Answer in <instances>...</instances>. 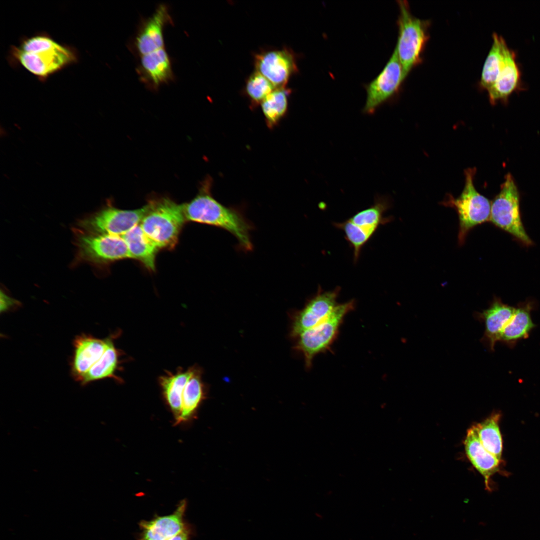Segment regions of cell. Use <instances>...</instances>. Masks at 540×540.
I'll list each match as a JSON object with an SVG mask.
<instances>
[{
	"label": "cell",
	"instance_id": "3",
	"mask_svg": "<svg viewBox=\"0 0 540 540\" xmlns=\"http://www.w3.org/2000/svg\"><path fill=\"white\" fill-rule=\"evenodd\" d=\"M148 206L140 223L142 230L159 249L172 248L186 220L182 205L162 198L152 200Z\"/></svg>",
	"mask_w": 540,
	"mask_h": 540
},
{
	"label": "cell",
	"instance_id": "7",
	"mask_svg": "<svg viewBox=\"0 0 540 540\" xmlns=\"http://www.w3.org/2000/svg\"><path fill=\"white\" fill-rule=\"evenodd\" d=\"M476 170L468 168L465 171V182L460 195L454 198L450 196L444 205L455 208L458 216V242L464 243L469 232L475 226L490 220L491 202L480 194L474 184Z\"/></svg>",
	"mask_w": 540,
	"mask_h": 540
},
{
	"label": "cell",
	"instance_id": "14",
	"mask_svg": "<svg viewBox=\"0 0 540 540\" xmlns=\"http://www.w3.org/2000/svg\"><path fill=\"white\" fill-rule=\"evenodd\" d=\"M171 20L167 6L160 4L144 22L134 42L136 52L140 56L164 48V28Z\"/></svg>",
	"mask_w": 540,
	"mask_h": 540
},
{
	"label": "cell",
	"instance_id": "1",
	"mask_svg": "<svg viewBox=\"0 0 540 540\" xmlns=\"http://www.w3.org/2000/svg\"><path fill=\"white\" fill-rule=\"evenodd\" d=\"M12 68H22L45 82L52 75L78 62L77 49L62 44L46 32L22 36L16 45H11L6 56Z\"/></svg>",
	"mask_w": 540,
	"mask_h": 540
},
{
	"label": "cell",
	"instance_id": "24",
	"mask_svg": "<svg viewBox=\"0 0 540 540\" xmlns=\"http://www.w3.org/2000/svg\"><path fill=\"white\" fill-rule=\"evenodd\" d=\"M508 47L504 39L496 33L482 68L480 84L488 90L495 83L504 64Z\"/></svg>",
	"mask_w": 540,
	"mask_h": 540
},
{
	"label": "cell",
	"instance_id": "18",
	"mask_svg": "<svg viewBox=\"0 0 540 540\" xmlns=\"http://www.w3.org/2000/svg\"><path fill=\"white\" fill-rule=\"evenodd\" d=\"M515 310L516 308L496 298L488 308L476 313V318L484 324L482 340L491 350H494L495 344L500 341L502 332L513 316Z\"/></svg>",
	"mask_w": 540,
	"mask_h": 540
},
{
	"label": "cell",
	"instance_id": "29",
	"mask_svg": "<svg viewBox=\"0 0 540 540\" xmlns=\"http://www.w3.org/2000/svg\"><path fill=\"white\" fill-rule=\"evenodd\" d=\"M275 88L267 78L254 70L246 80L244 92L252 105L256 106L260 104Z\"/></svg>",
	"mask_w": 540,
	"mask_h": 540
},
{
	"label": "cell",
	"instance_id": "25",
	"mask_svg": "<svg viewBox=\"0 0 540 540\" xmlns=\"http://www.w3.org/2000/svg\"><path fill=\"white\" fill-rule=\"evenodd\" d=\"M116 336H109L108 345L105 352L84 375L80 382L82 384L85 385L106 378H112L120 382L122 381L116 374L120 364V352L116 348L114 342L113 338Z\"/></svg>",
	"mask_w": 540,
	"mask_h": 540
},
{
	"label": "cell",
	"instance_id": "17",
	"mask_svg": "<svg viewBox=\"0 0 540 540\" xmlns=\"http://www.w3.org/2000/svg\"><path fill=\"white\" fill-rule=\"evenodd\" d=\"M516 58V52L509 48L499 76L494 85L487 90L492 104H496L498 101L506 103L512 94L524 90L521 72Z\"/></svg>",
	"mask_w": 540,
	"mask_h": 540
},
{
	"label": "cell",
	"instance_id": "2",
	"mask_svg": "<svg viewBox=\"0 0 540 540\" xmlns=\"http://www.w3.org/2000/svg\"><path fill=\"white\" fill-rule=\"evenodd\" d=\"M209 184H205L196 197L182 204L186 220L226 230L236 238L241 248L251 251L252 225L240 212L216 200L210 192Z\"/></svg>",
	"mask_w": 540,
	"mask_h": 540
},
{
	"label": "cell",
	"instance_id": "9",
	"mask_svg": "<svg viewBox=\"0 0 540 540\" xmlns=\"http://www.w3.org/2000/svg\"><path fill=\"white\" fill-rule=\"evenodd\" d=\"M148 208V204L132 210L108 206L82 220L78 226L88 234L122 236L140 223Z\"/></svg>",
	"mask_w": 540,
	"mask_h": 540
},
{
	"label": "cell",
	"instance_id": "4",
	"mask_svg": "<svg viewBox=\"0 0 540 540\" xmlns=\"http://www.w3.org/2000/svg\"><path fill=\"white\" fill-rule=\"evenodd\" d=\"M400 10L398 36L396 46L404 80L411 70L422 60V54L428 38L430 22L412 14L406 0L398 1Z\"/></svg>",
	"mask_w": 540,
	"mask_h": 540
},
{
	"label": "cell",
	"instance_id": "28",
	"mask_svg": "<svg viewBox=\"0 0 540 540\" xmlns=\"http://www.w3.org/2000/svg\"><path fill=\"white\" fill-rule=\"evenodd\" d=\"M290 92L286 87L276 88L261 102L262 112L269 126L277 124L286 113Z\"/></svg>",
	"mask_w": 540,
	"mask_h": 540
},
{
	"label": "cell",
	"instance_id": "15",
	"mask_svg": "<svg viewBox=\"0 0 540 540\" xmlns=\"http://www.w3.org/2000/svg\"><path fill=\"white\" fill-rule=\"evenodd\" d=\"M108 340L109 337L100 339L86 334L75 338L70 364L72 375L75 380L81 382L84 375L102 356Z\"/></svg>",
	"mask_w": 540,
	"mask_h": 540
},
{
	"label": "cell",
	"instance_id": "12",
	"mask_svg": "<svg viewBox=\"0 0 540 540\" xmlns=\"http://www.w3.org/2000/svg\"><path fill=\"white\" fill-rule=\"evenodd\" d=\"M255 70L267 78L275 87H286L290 78L298 72L296 58L292 50H262L254 56Z\"/></svg>",
	"mask_w": 540,
	"mask_h": 540
},
{
	"label": "cell",
	"instance_id": "31",
	"mask_svg": "<svg viewBox=\"0 0 540 540\" xmlns=\"http://www.w3.org/2000/svg\"><path fill=\"white\" fill-rule=\"evenodd\" d=\"M190 531L186 528L182 532L168 540H189Z\"/></svg>",
	"mask_w": 540,
	"mask_h": 540
},
{
	"label": "cell",
	"instance_id": "16",
	"mask_svg": "<svg viewBox=\"0 0 540 540\" xmlns=\"http://www.w3.org/2000/svg\"><path fill=\"white\" fill-rule=\"evenodd\" d=\"M186 507V502L182 500L173 513L142 521L140 540H168L182 532L186 528L184 522Z\"/></svg>",
	"mask_w": 540,
	"mask_h": 540
},
{
	"label": "cell",
	"instance_id": "8",
	"mask_svg": "<svg viewBox=\"0 0 540 540\" xmlns=\"http://www.w3.org/2000/svg\"><path fill=\"white\" fill-rule=\"evenodd\" d=\"M490 220L524 244H532L522 221L519 193L510 174L506 176L500 192L491 203Z\"/></svg>",
	"mask_w": 540,
	"mask_h": 540
},
{
	"label": "cell",
	"instance_id": "6",
	"mask_svg": "<svg viewBox=\"0 0 540 540\" xmlns=\"http://www.w3.org/2000/svg\"><path fill=\"white\" fill-rule=\"evenodd\" d=\"M390 207L388 200L377 197L370 207L359 211L342 222L334 226L343 232L344 238L353 250V260H358L362 250L374 236L378 228L392 218L384 216Z\"/></svg>",
	"mask_w": 540,
	"mask_h": 540
},
{
	"label": "cell",
	"instance_id": "19",
	"mask_svg": "<svg viewBox=\"0 0 540 540\" xmlns=\"http://www.w3.org/2000/svg\"><path fill=\"white\" fill-rule=\"evenodd\" d=\"M464 446L468 459L484 477L486 488L490 492V477L500 470V460L482 444L474 425L467 431Z\"/></svg>",
	"mask_w": 540,
	"mask_h": 540
},
{
	"label": "cell",
	"instance_id": "11",
	"mask_svg": "<svg viewBox=\"0 0 540 540\" xmlns=\"http://www.w3.org/2000/svg\"><path fill=\"white\" fill-rule=\"evenodd\" d=\"M340 289L337 286L324 291L319 286L316 293L307 300L304 307L292 315L290 336L296 338L327 318L339 304L337 299Z\"/></svg>",
	"mask_w": 540,
	"mask_h": 540
},
{
	"label": "cell",
	"instance_id": "13",
	"mask_svg": "<svg viewBox=\"0 0 540 540\" xmlns=\"http://www.w3.org/2000/svg\"><path fill=\"white\" fill-rule=\"evenodd\" d=\"M403 80L402 66L395 48L382 70L367 86L364 112L373 113L396 92Z\"/></svg>",
	"mask_w": 540,
	"mask_h": 540
},
{
	"label": "cell",
	"instance_id": "21",
	"mask_svg": "<svg viewBox=\"0 0 540 540\" xmlns=\"http://www.w3.org/2000/svg\"><path fill=\"white\" fill-rule=\"evenodd\" d=\"M194 366L186 370L180 368L174 372L167 371L158 378L164 400L172 412L176 422L180 414L183 392L194 372Z\"/></svg>",
	"mask_w": 540,
	"mask_h": 540
},
{
	"label": "cell",
	"instance_id": "26",
	"mask_svg": "<svg viewBox=\"0 0 540 540\" xmlns=\"http://www.w3.org/2000/svg\"><path fill=\"white\" fill-rule=\"evenodd\" d=\"M532 306L527 302L516 308L514 313L502 330L500 341L509 344L528 338L529 333L536 326L532 322L530 312Z\"/></svg>",
	"mask_w": 540,
	"mask_h": 540
},
{
	"label": "cell",
	"instance_id": "22",
	"mask_svg": "<svg viewBox=\"0 0 540 540\" xmlns=\"http://www.w3.org/2000/svg\"><path fill=\"white\" fill-rule=\"evenodd\" d=\"M121 236L132 258L139 260L147 268L154 270L156 254L159 248L146 236L140 226H135Z\"/></svg>",
	"mask_w": 540,
	"mask_h": 540
},
{
	"label": "cell",
	"instance_id": "20",
	"mask_svg": "<svg viewBox=\"0 0 540 540\" xmlns=\"http://www.w3.org/2000/svg\"><path fill=\"white\" fill-rule=\"evenodd\" d=\"M138 69L141 79L154 89L173 78L170 60L164 48L141 56Z\"/></svg>",
	"mask_w": 540,
	"mask_h": 540
},
{
	"label": "cell",
	"instance_id": "23",
	"mask_svg": "<svg viewBox=\"0 0 540 540\" xmlns=\"http://www.w3.org/2000/svg\"><path fill=\"white\" fill-rule=\"evenodd\" d=\"M202 372L201 368L195 366L183 392L181 412L176 424L190 420L206 398V388L202 380Z\"/></svg>",
	"mask_w": 540,
	"mask_h": 540
},
{
	"label": "cell",
	"instance_id": "5",
	"mask_svg": "<svg viewBox=\"0 0 540 540\" xmlns=\"http://www.w3.org/2000/svg\"><path fill=\"white\" fill-rule=\"evenodd\" d=\"M356 300L338 304L324 320L300 334L294 348L304 358L305 366L310 368L314 356L328 350L336 340L346 316L354 310Z\"/></svg>",
	"mask_w": 540,
	"mask_h": 540
},
{
	"label": "cell",
	"instance_id": "10",
	"mask_svg": "<svg viewBox=\"0 0 540 540\" xmlns=\"http://www.w3.org/2000/svg\"><path fill=\"white\" fill-rule=\"evenodd\" d=\"M77 245L80 256L92 262L106 263L132 258L121 236L84 233L78 237Z\"/></svg>",
	"mask_w": 540,
	"mask_h": 540
},
{
	"label": "cell",
	"instance_id": "27",
	"mask_svg": "<svg viewBox=\"0 0 540 540\" xmlns=\"http://www.w3.org/2000/svg\"><path fill=\"white\" fill-rule=\"evenodd\" d=\"M500 415L494 412L484 421L474 426L483 446L491 454L501 460L502 440L499 428Z\"/></svg>",
	"mask_w": 540,
	"mask_h": 540
},
{
	"label": "cell",
	"instance_id": "30",
	"mask_svg": "<svg viewBox=\"0 0 540 540\" xmlns=\"http://www.w3.org/2000/svg\"><path fill=\"white\" fill-rule=\"evenodd\" d=\"M1 306L0 311L1 312L6 311L9 309L12 306H14L16 304V302L12 298H10L2 292H1Z\"/></svg>",
	"mask_w": 540,
	"mask_h": 540
}]
</instances>
